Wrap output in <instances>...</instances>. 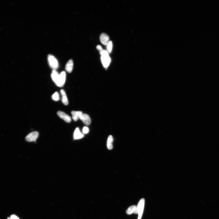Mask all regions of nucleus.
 Listing matches in <instances>:
<instances>
[{
  "instance_id": "f257e3e1",
  "label": "nucleus",
  "mask_w": 219,
  "mask_h": 219,
  "mask_svg": "<svg viewBox=\"0 0 219 219\" xmlns=\"http://www.w3.org/2000/svg\"><path fill=\"white\" fill-rule=\"evenodd\" d=\"M48 60L50 67L53 70H56V69L58 68L59 63L54 56L49 55L48 56Z\"/></svg>"
},
{
  "instance_id": "f03ea898",
  "label": "nucleus",
  "mask_w": 219,
  "mask_h": 219,
  "mask_svg": "<svg viewBox=\"0 0 219 219\" xmlns=\"http://www.w3.org/2000/svg\"><path fill=\"white\" fill-rule=\"evenodd\" d=\"M145 204V200L144 198H142L139 201L138 204L137 211L138 217V219H141L143 214L144 207Z\"/></svg>"
},
{
  "instance_id": "7ed1b4c3",
  "label": "nucleus",
  "mask_w": 219,
  "mask_h": 219,
  "mask_svg": "<svg viewBox=\"0 0 219 219\" xmlns=\"http://www.w3.org/2000/svg\"><path fill=\"white\" fill-rule=\"evenodd\" d=\"M101 60L103 67L105 68H107L111 62V59L109 55L101 56Z\"/></svg>"
},
{
  "instance_id": "20e7f679",
  "label": "nucleus",
  "mask_w": 219,
  "mask_h": 219,
  "mask_svg": "<svg viewBox=\"0 0 219 219\" xmlns=\"http://www.w3.org/2000/svg\"><path fill=\"white\" fill-rule=\"evenodd\" d=\"M39 136L38 132L34 131L29 134L25 138L26 140L28 142H35Z\"/></svg>"
},
{
  "instance_id": "39448f33",
  "label": "nucleus",
  "mask_w": 219,
  "mask_h": 219,
  "mask_svg": "<svg viewBox=\"0 0 219 219\" xmlns=\"http://www.w3.org/2000/svg\"><path fill=\"white\" fill-rule=\"evenodd\" d=\"M66 72L62 71L60 74L58 83L57 86L60 87H62L64 86L66 80Z\"/></svg>"
},
{
  "instance_id": "423d86ee",
  "label": "nucleus",
  "mask_w": 219,
  "mask_h": 219,
  "mask_svg": "<svg viewBox=\"0 0 219 219\" xmlns=\"http://www.w3.org/2000/svg\"><path fill=\"white\" fill-rule=\"evenodd\" d=\"M57 114L60 118L64 120L66 122L69 123L71 122V118L64 112L59 111L57 112Z\"/></svg>"
},
{
  "instance_id": "0eeeda50",
  "label": "nucleus",
  "mask_w": 219,
  "mask_h": 219,
  "mask_svg": "<svg viewBox=\"0 0 219 219\" xmlns=\"http://www.w3.org/2000/svg\"><path fill=\"white\" fill-rule=\"evenodd\" d=\"M79 119L86 125H89L91 123V119L90 116L87 114L83 113L80 116Z\"/></svg>"
},
{
  "instance_id": "6e6552de",
  "label": "nucleus",
  "mask_w": 219,
  "mask_h": 219,
  "mask_svg": "<svg viewBox=\"0 0 219 219\" xmlns=\"http://www.w3.org/2000/svg\"><path fill=\"white\" fill-rule=\"evenodd\" d=\"M100 40L101 43L105 45H107L110 41L109 36L105 33H102L101 34Z\"/></svg>"
},
{
  "instance_id": "1a4fd4ad",
  "label": "nucleus",
  "mask_w": 219,
  "mask_h": 219,
  "mask_svg": "<svg viewBox=\"0 0 219 219\" xmlns=\"http://www.w3.org/2000/svg\"><path fill=\"white\" fill-rule=\"evenodd\" d=\"M127 214L130 215L132 214H138L137 206L133 205L129 207L126 211Z\"/></svg>"
},
{
  "instance_id": "9d476101",
  "label": "nucleus",
  "mask_w": 219,
  "mask_h": 219,
  "mask_svg": "<svg viewBox=\"0 0 219 219\" xmlns=\"http://www.w3.org/2000/svg\"><path fill=\"white\" fill-rule=\"evenodd\" d=\"M60 74L56 70H53L51 74V77L53 81L57 85L58 83Z\"/></svg>"
},
{
  "instance_id": "9b49d317",
  "label": "nucleus",
  "mask_w": 219,
  "mask_h": 219,
  "mask_svg": "<svg viewBox=\"0 0 219 219\" xmlns=\"http://www.w3.org/2000/svg\"><path fill=\"white\" fill-rule=\"evenodd\" d=\"M73 63L72 60H69L67 63L66 66V71L68 73L72 72L73 68Z\"/></svg>"
},
{
  "instance_id": "f8f14e48",
  "label": "nucleus",
  "mask_w": 219,
  "mask_h": 219,
  "mask_svg": "<svg viewBox=\"0 0 219 219\" xmlns=\"http://www.w3.org/2000/svg\"><path fill=\"white\" fill-rule=\"evenodd\" d=\"M83 113L81 111H72L71 114L73 119L75 121H77L79 119L80 116Z\"/></svg>"
},
{
  "instance_id": "ddd939ff",
  "label": "nucleus",
  "mask_w": 219,
  "mask_h": 219,
  "mask_svg": "<svg viewBox=\"0 0 219 219\" xmlns=\"http://www.w3.org/2000/svg\"><path fill=\"white\" fill-rule=\"evenodd\" d=\"M84 135L80 132L79 128H77L75 130L74 134V140H78L81 139Z\"/></svg>"
},
{
  "instance_id": "4468645a",
  "label": "nucleus",
  "mask_w": 219,
  "mask_h": 219,
  "mask_svg": "<svg viewBox=\"0 0 219 219\" xmlns=\"http://www.w3.org/2000/svg\"><path fill=\"white\" fill-rule=\"evenodd\" d=\"M60 92L62 95V103L65 105H68V102L67 96L64 90H61Z\"/></svg>"
},
{
  "instance_id": "2eb2a0df",
  "label": "nucleus",
  "mask_w": 219,
  "mask_h": 219,
  "mask_svg": "<svg viewBox=\"0 0 219 219\" xmlns=\"http://www.w3.org/2000/svg\"><path fill=\"white\" fill-rule=\"evenodd\" d=\"M113 141V138L112 136L111 135L109 136L108 138L107 144V147L109 150H110L113 149L112 143Z\"/></svg>"
},
{
  "instance_id": "dca6fc26",
  "label": "nucleus",
  "mask_w": 219,
  "mask_h": 219,
  "mask_svg": "<svg viewBox=\"0 0 219 219\" xmlns=\"http://www.w3.org/2000/svg\"><path fill=\"white\" fill-rule=\"evenodd\" d=\"M113 48V44L112 41H109L107 45V51L109 53H111L112 52Z\"/></svg>"
},
{
  "instance_id": "f3484780",
  "label": "nucleus",
  "mask_w": 219,
  "mask_h": 219,
  "mask_svg": "<svg viewBox=\"0 0 219 219\" xmlns=\"http://www.w3.org/2000/svg\"><path fill=\"white\" fill-rule=\"evenodd\" d=\"M52 98L55 101H57L60 100V97L59 94L57 92H56L55 93L53 94L52 96Z\"/></svg>"
},
{
  "instance_id": "a211bd4d",
  "label": "nucleus",
  "mask_w": 219,
  "mask_h": 219,
  "mask_svg": "<svg viewBox=\"0 0 219 219\" xmlns=\"http://www.w3.org/2000/svg\"><path fill=\"white\" fill-rule=\"evenodd\" d=\"M89 129L88 127H84L83 129V133L84 134H87L88 133Z\"/></svg>"
},
{
  "instance_id": "6ab92c4d",
  "label": "nucleus",
  "mask_w": 219,
  "mask_h": 219,
  "mask_svg": "<svg viewBox=\"0 0 219 219\" xmlns=\"http://www.w3.org/2000/svg\"><path fill=\"white\" fill-rule=\"evenodd\" d=\"M96 49L98 50L100 52L101 51L103 50V49L102 47H101V46L100 45H98L97 46Z\"/></svg>"
},
{
  "instance_id": "aec40b11",
  "label": "nucleus",
  "mask_w": 219,
  "mask_h": 219,
  "mask_svg": "<svg viewBox=\"0 0 219 219\" xmlns=\"http://www.w3.org/2000/svg\"><path fill=\"white\" fill-rule=\"evenodd\" d=\"M10 218L12 219H20L18 217L14 215H11Z\"/></svg>"
},
{
  "instance_id": "412c9836",
  "label": "nucleus",
  "mask_w": 219,
  "mask_h": 219,
  "mask_svg": "<svg viewBox=\"0 0 219 219\" xmlns=\"http://www.w3.org/2000/svg\"><path fill=\"white\" fill-rule=\"evenodd\" d=\"M8 219H12L8 217Z\"/></svg>"
}]
</instances>
